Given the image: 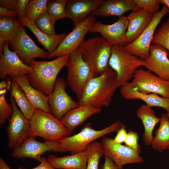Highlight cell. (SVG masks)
I'll use <instances>...</instances> for the list:
<instances>
[{
    "instance_id": "obj_1",
    "label": "cell",
    "mask_w": 169,
    "mask_h": 169,
    "mask_svg": "<svg viewBox=\"0 0 169 169\" xmlns=\"http://www.w3.org/2000/svg\"><path fill=\"white\" fill-rule=\"evenodd\" d=\"M118 87L116 73L108 65L102 74L87 82L78 102L79 106L95 108L108 107Z\"/></svg>"
},
{
    "instance_id": "obj_2",
    "label": "cell",
    "mask_w": 169,
    "mask_h": 169,
    "mask_svg": "<svg viewBox=\"0 0 169 169\" xmlns=\"http://www.w3.org/2000/svg\"><path fill=\"white\" fill-rule=\"evenodd\" d=\"M69 55L60 56L49 61L33 59L30 66L32 70L28 74L30 85L47 96L53 92L57 75L66 66Z\"/></svg>"
},
{
    "instance_id": "obj_3",
    "label": "cell",
    "mask_w": 169,
    "mask_h": 169,
    "mask_svg": "<svg viewBox=\"0 0 169 169\" xmlns=\"http://www.w3.org/2000/svg\"><path fill=\"white\" fill-rule=\"evenodd\" d=\"M123 125L120 120H118L108 127L96 130L93 129L89 124L87 125L76 134L51 141L54 152L69 151L73 154L84 150L91 143L101 137L117 132Z\"/></svg>"
},
{
    "instance_id": "obj_4",
    "label": "cell",
    "mask_w": 169,
    "mask_h": 169,
    "mask_svg": "<svg viewBox=\"0 0 169 169\" xmlns=\"http://www.w3.org/2000/svg\"><path fill=\"white\" fill-rule=\"evenodd\" d=\"M28 137L39 136L45 141H54L70 136V134L61 120L51 113L35 109L30 119Z\"/></svg>"
},
{
    "instance_id": "obj_5",
    "label": "cell",
    "mask_w": 169,
    "mask_h": 169,
    "mask_svg": "<svg viewBox=\"0 0 169 169\" xmlns=\"http://www.w3.org/2000/svg\"><path fill=\"white\" fill-rule=\"evenodd\" d=\"M112 47L105 39L98 36L84 40L78 49L97 76L102 74L108 66Z\"/></svg>"
},
{
    "instance_id": "obj_6",
    "label": "cell",
    "mask_w": 169,
    "mask_h": 169,
    "mask_svg": "<svg viewBox=\"0 0 169 169\" xmlns=\"http://www.w3.org/2000/svg\"><path fill=\"white\" fill-rule=\"evenodd\" d=\"M145 64V60L129 53L124 46H112L108 65L116 73L119 87L129 82L135 71Z\"/></svg>"
},
{
    "instance_id": "obj_7",
    "label": "cell",
    "mask_w": 169,
    "mask_h": 169,
    "mask_svg": "<svg viewBox=\"0 0 169 169\" xmlns=\"http://www.w3.org/2000/svg\"><path fill=\"white\" fill-rule=\"evenodd\" d=\"M66 66L68 69L66 82L76 95L78 101L87 82L96 76L90 66L83 59L78 49L69 55Z\"/></svg>"
},
{
    "instance_id": "obj_8",
    "label": "cell",
    "mask_w": 169,
    "mask_h": 169,
    "mask_svg": "<svg viewBox=\"0 0 169 169\" xmlns=\"http://www.w3.org/2000/svg\"><path fill=\"white\" fill-rule=\"evenodd\" d=\"M9 100L13 109L7 127L8 146L15 149L20 146L28 137L30 130V120L26 119L19 110L12 96Z\"/></svg>"
},
{
    "instance_id": "obj_9",
    "label": "cell",
    "mask_w": 169,
    "mask_h": 169,
    "mask_svg": "<svg viewBox=\"0 0 169 169\" xmlns=\"http://www.w3.org/2000/svg\"><path fill=\"white\" fill-rule=\"evenodd\" d=\"M168 13V8L163 5L161 10L154 14L152 21L141 34L134 41L124 46L127 52L146 60L150 55L149 49L155 30L163 18Z\"/></svg>"
},
{
    "instance_id": "obj_10",
    "label": "cell",
    "mask_w": 169,
    "mask_h": 169,
    "mask_svg": "<svg viewBox=\"0 0 169 169\" xmlns=\"http://www.w3.org/2000/svg\"><path fill=\"white\" fill-rule=\"evenodd\" d=\"M131 84L138 91L169 99V81L141 68L135 72Z\"/></svg>"
},
{
    "instance_id": "obj_11",
    "label": "cell",
    "mask_w": 169,
    "mask_h": 169,
    "mask_svg": "<svg viewBox=\"0 0 169 169\" xmlns=\"http://www.w3.org/2000/svg\"><path fill=\"white\" fill-rule=\"evenodd\" d=\"M13 52L25 64L30 65L36 58H48L49 53L38 47L27 34L24 26L20 25L13 41L9 43Z\"/></svg>"
},
{
    "instance_id": "obj_12",
    "label": "cell",
    "mask_w": 169,
    "mask_h": 169,
    "mask_svg": "<svg viewBox=\"0 0 169 169\" xmlns=\"http://www.w3.org/2000/svg\"><path fill=\"white\" fill-rule=\"evenodd\" d=\"M101 143L104 155L110 158L119 169H123L126 164L144 162L139 154L127 146L115 142L113 139L103 136Z\"/></svg>"
},
{
    "instance_id": "obj_13",
    "label": "cell",
    "mask_w": 169,
    "mask_h": 169,
    "mask_svg": "<svg viewBox=\"0 0 169 169\" xmlns=\"http://www.w3.org/2000/svg\"><path fill=\"white\" fill-rule=\"evenodd\" d=\"M95 23V17L90 15L74 26L73 30L62 40L56 50L49 54L48 58L69 55L77 49L84 41L86 34Z\"/></svg>"
},
{
    "instance_id": "obj_14",
    "label": "cell",
    "mask_w": 169,
    "mask_h": 169,
    "mask_svg": "<svg viewBox=\"0 0 169 169\" xmlns=\"http://www.w3.org/2000/svg\"><path fill=\"white\" fill-rule=\"evenodd\" d=\"M67 83L63 78H57L52 93L48 96V102L52 114L61 120L69 110L79 106L65 90Z\"/></svg>"
},
{
    "instance_id": "obj_15",
    "label": "cell",
    "mask_w": 169,
    "mask_h": 169,
    "mask_svg": "<svg viewBox=\"0 0 169 169\" xmlns=\"http://www.w3.org/2000/svg\"><path fill=\"white\" fill-rule=\"evenodd\" d=\"M128 23L127 17L123 16L111 24H103L99 21L94 24L89 32L100 33L112 46H124L127 44L125 35Z\"/></svg>"
},
{
    "instance_id": "obj_16",
    "label": "cell",
    "mask_w": 169,
    "mask_h": 169,
    "mask_svg": "<svg viewBox=\"0 0 169 169\" xmlns=\"http://www.w3.org/2000/svg\"><path fill=\"white\" fill-rule=\"evenodd\" d=\"M8 42H6L0 54V79L5 80L7 77L28 75L32 70L31 67L24 63L17 54L9 48Z\"/></svg>"
},
{
    "instance_id": "obj_17",
    "label": "cell",
    "mask_w": 169,
    "mask_h": 169,
    "mask_svg": "<svg viewBox=\"0 0 169 169\" xmlns=\"http://www.w3.org/2000/svg\"><path fill=\"white\" fill-rule=\"evenodd\" d=\"M150 55L145 60V67L162 79L169 80V52L163 47L157 44L150 45Z\"/></svg>"
},
{
    "instance_id": "obj_18",
    "label": "cell",
    "mask_w": 169,
    "mask_h": 169,
    "mask_svg": "<svg viewBox=\"0 0 169 169\" xmlns=\"http://www.w3.org/2000/svg\"><path fill=\"white\" fill-rule=\"evenodd\" d=\"M49 151L54 152L51 141L42 142L37 141L34 137H28L20 146L13 149L11 156L18 159L28 158L39 162L41 155Z\"/></svg>"
},
{
    "instance_id": "obj_19",
    "label": "cell",
    "mask_w": 169,
    "mask_h": 169,
    "mask_svg": "<svg viewBox=\"0 0 169 169\" xmlns=\"http://www.w3.org/2000/svg\"><path fill=\"white\" fill-rule=\"evenodd\" d=\"M154 14L140 8L127 16L129 23L126 33L127 44L136 39L152 21Z\"/></svg>"
},
{
    "instance_id": "obj_20",
    "label": "cell",
    "mask_w": 169,
    "mask_h": 169,
    "mask_svg": "<svg viewBox=\"0 0 169 169\" xmlns=\"http://www.w3.org/2000/svg\"><path fill=\"white\" fill-rule=\"evenodd\" d=\"M120 87V94L126 99L140 100L151 108L158 107L165 109L166 112L169 111V99L155 94H146L139 91L129 82H126Z\"/></svg>"
},
{
    "instance_id": "obj_21",
    "label": "cell",
    "mask_w": 169,
    "mask_h": 169,
    "mask_svg": "<svg viewBox=\"0 0 169 169\" xmlns=\"http://www.w3.org/2000/svg\"><path fill=\"white\" fill-rule=\"evenodd\" d=\"M102 0H68L66 6L67 17L74 26L85 19L103 2Z\"/></svg>"
},
{
    "instance_id": "obj_22",
    "label": "cell",
    "mask_w": 169,
    "mask_h": 169,
    "mask_svg": "<svg viewBox=\"0 0 169 169\" xmlns=\"http://www.w3.org/2000/svg\"><path fill=\"white\" fill-rule=\"evenodd\" d=\"M140 8L134 0H108L103 1L90 15L99 17L114 16L120 18L128 11Z\"/></svg>"
},
{
    "instance_id": "obj_23",
    "label": "cell",
    "mask_w": 169,
    "mask_h": 169,
    "mask_svg": "<svg viewBox=\"0 0 169 169\" xmlns=\"http://www.w3.org/2000/svg\"><path fill=\"white\" fill-rule=\"evenodd\" d=\"M89 153L88 146L80 152L69 156L58 157L49 155L47 160L52 166L57 169H86Z\"/></svg>"
},
{
    "instance_id": "obj_24",
    "label": "cell",
    "mask_w": 169,
    "mask_h": 169,
    "mask_svg": "<svg viewBox=\"0 0 169 169\" xmlns=\"http://www.w3.org/2000/svg\"><path fill=\"white\" fill-rule=\"evenodd\" d=\"M12 78L23 90L34 109H39L46 112L51 113V108L48 102V96L30 85L27 75L14 76Z\"/></svg>"
},
{
    "instance_id": "obj_25",
    "label": "cell",
    "mask_w": 169,
    "mask_h": 169,
    "mask_svg": "<svg viewBox=\"0 0 169 169\" xmlns=\"http://www.w3.org/2000/svg\"><path fill=\"white\" fill-rule=\"evenodd\" d=\"M101 108L79 106L68 111L61 121L71 134L74 129L80 125L88 118L101 111Z\"/></svg>"
},
{
    "instance_id": "obj_26",
    "label": "cell",
    "mask_w": 169,
    "mask_h": 169,
    "mask_svg": "<svg viewBox=\"0 0 169 169\" xmlns=\"http://www.w3.org/2000/svg\"><path fill=\"white\" fill-rule=\"evenodd\" d=\"M18 20L21 22L22 25L28 28L37 37L38 42L44 46L49 54L56 50L59 45L67 35L65 33L49 35L40 30L33 21L26 18Z\"/></svg>"
},
{
    "instance_id": "obj_27",
    "label": "cell",
    "mask_w": 169,
    "mask_h": 169,
    "mask_svg": "<svg viewBox=\"0 0 169 169\" xmlns=\"http://www.w3.org/2000/svg\"><path fill=\"white\" fill-rule=\"evenodd\" d=\"M136 115L143 124L144 131L142 135L143 141L147 146L151 145L153 137V131L155 125L159 122L154 110L146 105H141L138 109Z\"/></svg>"
},
{
    "instance_id": "obj_28",
    "label": "cell",
    "mask_w": 169,
    "mask_h": 169,
    "mask_svg": "<svg viewBox=\"0 0 169 169\" xmlns=\"http://www.w3.org/2000/svg\"><path fill=\"white\" fill-rule=\"evenodd\" d=\"M159 122L151 145L153 149L162 152L169 150V117L166 113L161 115Z\"/></svg>"
},
{
    "instance_id": "obj_29",
    "label": "cell",
    "mask_w": 169,
    "mask_h": 169,
    "mask_svg": "<svg viewBox=\"0 0 169 169\" xmlns=\"http://www.w3.org/2000/svg\"><path fill=\"white\" fill-rule=\"evenodd\" d=\"M21 22L15 18L1 17L0 18V54L6 42H11L14 38Z\"/></svg>"
},
{
    "instance_id": "obj_30",
    "label": "cell",
    "mask_w": 169,
    "mask_h": 169,
    "mask_svg": "<svg viewBox=\"0 0 169 169\" xmlns=\"http://www.w3.org/2000/svg\"><path fill=\"white\" fill-rule=\"evenodd\" d=\"M10 90V95L13 98L20 111L26 119L30 120L33 114L35 109L28 100L23 90L12 78Z\"/></svg>"
},
{
    "instance_id": "obj_31",
    "label": "cell",
    "mask_w": 169,
    "mask_h": 169,
    "mask_svg": "<svg viewBox=\"0 0 169 169\" xmlns=\"http://www.w3.org/2000/svg\"><path fill=\"white\" fill-rule=\"evenodd\" d=\"M12 80L8 78L2 80L0 83V125L2 126L9 120L13 113V109L11 104L5 100V95L7 90H10Z\"/></svg>"
},
{
    "instance_id": "obj_32",
    "label": "cell",
    "mask_w": 169,
    "mask_h": 169,
    "mask_svg": "<svg viewBox=\"0 0 169 169\" xmlns=\"http://www.w3.org/2000/svg\"><path fill=\"white\" fill-rule=\"evenodd\" d=\"M68 0H56L48 3L46 10L53 23L58 20L67 17L66 8Z\"/></svg>"
},
{
    "instance_id": "obj_33",
    "label": "cell",
    "mask_w": 169,
    "mask_h": 169,
    "mask_svg": "<svg viewBox=\"0 0 169 169\" xmlns=\"http://www.w3.org/2000/svg\"><path fill=\"white\" fill-rule=\"evenodd\" d=\"M48 3L47 0H30L26 10V18L35 22L41 14L46 10Z\"/></svg>"
},
{
    "instance_id": "obj_34",
    "label": "cell",
    "mask_w": 169,
    "mask_h": 169,
    "mask_svg": "<svg viewBox=\"0 0 169 169\" xmlns=\"http://www.w3.org/2000/svg\"><path fill=\"white\" fill-rule=\"evenodd\" d=\"M151 43L159 45L166 49L169 58V17L155 32Z\"/></svg>"
},
{
    "instance_id": "obj_35",
    "label": "cell",
    "mask_w": 169,
    "mask_h": 169,
    "mask_svg": "<svg viewBox=\"0 0 169 169\" xmlns=\"http://www.w3.org/2000/svg\"><path fill=\"white\" fill-rule=\"evenodd\" d=\"M89 153L86 169H98L100 158L104 155L101 149V142L94 141L88 146Z\"/></svg>"
},
{
    "instance_id": "obj_36",
    "label": "cell",
    "mask_w": 169,
    "mask_h": 169,
    "mask_svg": "<svg viewBox=\"0 0 169 169\" xmlns=\"http://www.w3.org/2000/svg\"><path fill=\"white\" fill-rule=\"evenodd\" d=\"M34 23L37 28L44 33L50 35L56 34L54 24L47 10L41 14Z\"/></svg>"
},
{
    "instance_id": "obj_37",
    "label": "cell",
    "mask_w": 169,
    "mask_h": 169,
    "mask_svg": "<svg viewBox=\"0 0 169 169\" xmlns=\"http://www.w3.org/2000/svg\"><path fill=\"white\" fill-rule=\"evenodd\" d=\"M140 8L144 9L153 14L159 12L160 3L159 0H134Z\"/></svg>"
},
{
    "instance_id": "obj_38",
    "label": "cell",
    "mask_w": 169,
    "mask_h": 169,
    "mask_svg": "<svg viewBox=\"0 0 169 169\" xmlns=\"http://www.w3.org/2000/svg\"><path fill=\"white\" fill-rule=\"evenodd\" d=\"M138 133L133 130L130 131L127 133L124 142L125 146L140 154L141 151L138 143Z\"/></svg>"
},
{
    "instance_id": "obj_39",
    "label": "cell",
    "mask_w": 169,
    "mask_h": 169,
    "mask_svg": "<svg viewBox=\"0 0 169 169\" xmlns=\"http://www.w3.org/2000/svg\"><path fill=\"white\" fill-rule=\"evenodd\" d=\"M29 1L28 0H17L16 12L18 15V19L26 18V10Z\"/></svg>"
},
{
    "instance_id": "obj_40",
    "label": "cell",
    "mask_w": 169,
    "mask_h": 169,
    "mask_svg": "<svg viewBox=\"0 0 169 169\" xmlns=\"http://www.w3.org/2000/svg\"><path fill=\"white\" fill-rule=\"evenodd\" d=\"M117 132V134L114 139H113L114 141L120 144L124 142L127 133L125 125H124Z\"/></svg>"
},
{
    "instance_id": "obj_41",
    "label": "cell",
    "mask_w": 169,
    "mask_h": 169,
    "mask_svg": "<svg viewBox=\"0 0 169 169\" xmlns=\"http://www.w3.org/2000/svg\"><path fill=\"white\" fill-rule=\"evenodd\" d=\"M17 2V0H0V7L16 11Z\"/></svg>"
},
{
    "instance_id": "obj_42",
    "label": "cell",
    "mask_w": 169,
    "mask_h": 169,
    "mask_svg": "<svg viewBox=\"0 0 169 169\" xmlns=\"http://www.w3.org/2000/svg\"><path fill=\"white\" fill-rule=\"evenodd\" d=\"M40 163L37 166L30 169H57L52 166L47 161L44 157L42 156L40 161ZM17 169H28L19 167Z\"/></svg>"
},
{
    "instance_id": "obj_43",
    "label": "cell",
    "mask_w": 169,
    "mask_h": 169,
    "mask_svg": "<svg viewBox=\"0 0 169 169\" xmlns=\"http://www.w3.org/2000/svg\"><path fill=\"white\" fill-rule=\"evenodd\" d=\"M99 169H119L113 161L108 156L105 155L104 163L100 166Z\"/></svg>"
},
{
    "instance_id": "obj_44",
    "label": "cell",
    "mask_w": 169,
    "mask_h": 169,
    "mask_svg": "<svg viewBox=\"0 0 169 169\" xmlns=\"http://www.w3.org/2000/svg\"><path fill=\"white\" fill-rule=\"evenodd\" d=\"M0 16L11 18L18 17L15 11L10 10L1 7H0Z\"/></svg>"
},
{
    "instance_id": "obj_45",
    "label": "cell",
    "mask_w": 169,
    "mask_h": 169,
    "mask_svg": "<svg viewBox=\"0 0 169 169\" xmlns=\"http://www.w3.org/2000/svg\"><path fill=\"white\" fill-rule=\"evenodd\" d=\"M0 169H11L4 160L1 158H0Z\"/></svg>"
},
{
    "instance_id": "obj_46",
    "label": "cell",
    "mask_w": 169,
    "mask_h": 169,
    "mask_svg": "<svg viewBox=\"0 0 169 169\" xmlns=\"http://www.w3.org/2000/svg\"><path fill=\"white\" fill-rule=\"evenodd\" d=\"M160 4L166 6L169 9V0H159Z\"/></svg>"
},
{
    "instance_id": "obj_47",
    "label": "cell",
    "mask_w": 169,
    "mask_h": 169,
    "mask_svg": "<svg viewBox=\"0 0 169 169\" xmlns=\"http://www.w3.org/2000/svg\"><path fill=\"white\" fill-rule=\"evenodd\" d=\"M166 114H167V115H168V116L169 117V111L167 112V113H166Z\"/></svg>"
},
{
    "instance_id": "obj_48",
    "label": "cell",
    "mask_w": 169,
    "mask_h": 169,
    "mask_svg": "<svg viewBox=\"0 0 169 169\" xmlns=\"http://www.w3.org/2000/svg\"></svg>"
}]
</instances>
